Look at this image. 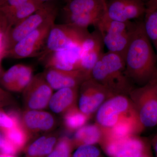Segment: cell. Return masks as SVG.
I'll list each match as a JSON object with an SVG mask.
<instances>
[{"label":"cell","instance_id":"1","mask_svg":"<svg viewBox=\"0 0 157 157\" xmlns=\"http://www.w3.org/2000/svg\"><path fill=\"white\" fill-rule=\"evenodd\" d=\"M124 60L125 73L132 85L143 86L154 80L156 55L144 30L143 21L137 22Z\"/></svg>","mask_w":157,"mask_h":157},{"label":"cell","instance_id":"2","mask_svg":"<svg viewBox=\"0 0 157 157\" xmlns=\"http://www.w3.org/2000/svg\"><path fill=\"white\" fill-rule=\"evenodd\" d=\"M90 78L114 94L128 95L134 88L125 73L124 58L110 52L103 54L93 68Z\"/></svg>","mask_w":157,"mask_h":157},{"label":"cell","instance_id":"3","mask_svg":"<svg viewBox=\"0 0 157 157\" xmlns=\"http://www.w3.org/2000/svg\"><path fill=\"white\" fill-rule=\"evenodd\" d=\"M136 24L132 21L122 22L112 20L105 12L95 27L108 52L118 54L124 59Z\"/></svg>","mask_w":157,"mask_h":157},{"label":"cell","instance_id":"4","mask_svg":"<svg viewBox=\"0 0 157 157\" xmlns=\"http://www.w3.org/2000/svg\"><path fill=\"white\" fill-rule=\"evenodd\" d=\"M140 124L144 129L157 125V81L133 88L129 94Z\"/></svg>","mask_w":157,"mask_h":157},{"label":"cell","instance_id":"5","mask_svg":"<svg viewBox=\"0 0 157 157\" xmlns=\"http://www.w3.org/2000/svg\"><path fill=\"white\" fill-rule=\"evenodd\" d=\"M90 33L87 29L68 24L55 23L49 31L45 48L39 57V60L42 61L52 52L81 45Z\"/></svg>","mask_w":157,"mask_h":157},{"label":"cell","instance_id":"6","mask_svg":"<svg viewBox=\"0 0 157 157\" xmlns=\"http://www.w3.org/2000/svg\"><path fill=\"white\" fill-rule=\"evenodd\" d=\"M58 11V7L53 2H44L33 14L9 29L5 39L6 52L48 19L57 15Z\"/></svg>","mask_w":157,"mask_h":157},{"label":"cell","instance_id":"7","mask_svg":"<svg viewBox=\"0 0 157 157\" xmlns=\"http://www.w3.org/2000/svg\"><path fill=\"white\" fill-rule=\"evenodd\" d=\"M96 112V123L103 130L111 128L125 118L137 115L131 99L125 94L110 97Z\"/></svg>","mask_w":157,"mask_h":157},{"label":"cell","instance_id":"8","mask_svg":"<svg viewBox=\"0 0 157 157\" xmlns=\"http://www.w3.org/2000/svg\"><path fill=\"white\" fill-rule=\"evenodd\" d=\"M56 16L51 17L39 28L17 42L6 52L5 58L22 59L40 56L45 48L48 33L55 24Z\"/></svg>","mask_w":157,"mask_h":157},{"label":"cell","instance_id":"9","mask_svg":"<svg viewBox=\"0 0 157 157\" xmlns=\"http://www.w3.org/2000/svg\"><path fill=\"white\" fill-rule=\"evenodd\" d=\"M106 153L110 157L148 156L146 141L137 135L119 139L104 138L101 142Z\"/></svg>","mask_w":157,"mask_h":157},{"label":"cell","instance_id":"10","mask_svg":"<svg viewBox=\"0 0 157 157\" xmlns=\"http://www.w3.org/2000/svg\"><path fill=\"white\" fill-rule=\"evenodd\" d=\"M79 87L78 109L90 117L107 99L115 95L91 78L83 82Z\"/></svg>","mask_w":157,"mask_h":157},{"label":"cell","instance_id":"11","mask_svg":"<svg viewBox=\"0 0 157 157\" xmlns=\"http://www.w3.org/2000/svg\"><path fill=\"white\" fill-rule=\"evenodd\" d=\"M53 90L42 73L33 76L23 91L26 110H42L47 108L53 94Z\"/></svg>","mask_w":157,"mask_h":157},{"label":"cell","instance_id":"12","mask_svg":"<svg viewBox=\"0 0 157 157\" xmlns=\"http://www.w3.org/2000/svg\"><path fill=\"white\" fill-rule=\"evenodd\" d=\"M146 3L144 0H107L105 14L112 20L132 21L145 16Z\"/></svg>","mask_w":157,"mask_h":157},{"label":"cell","instance_id":"13","mask_svg":"<svg viewBox=\"0 0 157 157\" xmlns=\"http://www.w3.org/2000/svg\"><path fill=\"white\" fill-rule=\"evenodd\" d=\"M104 45L101 34L97 30L90 33L82 43L79 70L90 78L93 68L104 53Z\"/></svg>","mask_w":157,"mask_h":157},{"label":"cell","instance_id":"14","mask_svg":"<svg viewBox=\"0 0 157 157\" xmlns=\"http://www.w3.org/2000/svg\"><path fill=\"white\" fill-rule=\"evenodd\" d=\"M44 78L53 90L64 88L79 87L90 77L80 70L65 71L46 68L42 73Z\"/></svg>","mask_w":157,"mask_h":157},{"label":"cell","instance_id":"15","mask_svg":"<svg viewBox=\"0 0 157 157\" xmlns=\"http://www.w3.org/2000/svg\"><path fill=\"white\" fill-rule=\"evenodd\" d=\"M81 45L54 52L48 54L42 61L45 69L72 71L79 70Z\"/></svg>","mask_w":157,"mask_h":157},{"label":"cell","instance_id":"16","mask_svg":"<svg viewBox=\"0 0 157 157\" xmlns=\"http://www.w3.org/2000/svg\"><path fill=\"white\" fill-rule=\"evenodd\" d=\"M33 68L18 64L12 66L3 74L0 85L4 89L14 92H23L33 77Z\"/></svg>","mask_w":157,"mask_h":157},{"label":"cell","instance_id":"17","mask_svg":"<svg viewBox=\"0 0 157 157\" xmlns=\"http://www.w3.org/2000/svg\"><path fill=\"white\" fill-rule=\"evenodd\" d=\"M21 122L31 135L50 132L56 124L55 118L52 114L41 110H26L21 116Z\"/></svg>","mask_w":157,"mask_h":157},{"label":"cell","instance_id":"18","mask_svg":"<svg viewBox=\"0 0 157 157\" xmlns=\"http://www.w3.org/2000/svg\"><path fill=\"white\" fill-rule=\"evenodd\" d=\"M78 87L64 88L58 90L52 94L48 106L55 113H64L76 106L78 97Z\"/></svg>","mask_w":157,"mask_h":157},{"label":"cell","instance_id":"19","mask_svg":"<svg viewBox=\"0 0 157 157\" xmlns=\"http://www.w3.org/2000/svg\"><path fill=\"white\" fill-rule=\"evenodd\" d=\"M102 0H67L63 8L64 14H83L106 11Z\"/></svg>","mask_w":157,"mask_h":157},{"label":"cell","instance_id":"20","mask_svg":"<svg viewBox=\"0 0 157 157\" xmlns=\"http://www.w3.org/2000/svg\"><path fill=\"white\" fill-rule=\"evenodd\" d=\"M104 132L97 124L87 125L76 131L73 140V144L79 147L83 145H94L101 142Z\"/></svg>","mask_w":157,"mask_h":157},{"label":"cell","instance_id":"21","mask_svg":"<svg viewBox=\"0 0 157 157\" xmlns=\"http://www.w3.org/2000/svg\"><path fill=\"white\" fill-rule=\"evenodd\" d=\"M57 142L56 135L41 136L31 144L26 151V157H45L51 152Z\"/></svg>","mask_w":157,"mask_h":157},{"label":"cell","instance_id":"22","mask_svg":"<svg viewBox=\"0 0 157 157\" xmlns=\"http://www.w3.org/2000/svg\"><path fill=\"white\" fill-rule=\"evenodd\" d=\"M44 3L39 0H29L15 10L5 15L8 22L9 30L35 13Z\"/></svg>","mask_w":157,"mask_h":157},{"label":"cell","instance_id":"23","mask_svg":"<svg viewBox=\"0 0 157 157\" xmlns=\"http://www.w3.org/2000/svg\"><path fill=\"white\" fill-rule=\"evenodd\" d=\"M90 117L82 112L77 106H74L64 113L63 124L67 130L74 132L84 126Z\"/></svg>","mask_w":157,"mask_h":157},{"label":"cell","instance_id":"24","mask_svg":"<svg viewBox=\"0 0 157 157\" xmlns=\"http://www.w3.org/2000/svg\"><path fill=\"white\" fill-rule=\"evenodd\" d=\"M2 132L7 140L18 152L23 149L30 138L31 135L23 126L21 123L14 128Z\"/></svg>","mask_w":157,"mask_h":157},{"label":"cell","instance_id":"25","mask_svg":"<svg viewBox=\"0 0 157 157\" xmlns=\"http://www.w3.org/2000/svg\"><path fill=\"white\" fill-rule=\"evenodd\" d=\"M105 12L83 14H64L65 23L87 29L90 26H96Z\"/></svg>","mask_w":157,"mask_h":157},{"label":"cell","instance_id":"26","mask_svg":"<svg viewBox=\"0 0 157 157\" xmlns=\"http://www.w3.org/2000/svg\"><path fill=\"white\" fill-rule=\"evenodd\" d=\"M143 25L147 35L155 47L157 45V9L145 15Z\"/></svg>","mask_w":157,"mask_h":157},{"label":"cell","instance_id":"27","mask_svg":"<svg viewBox=\"0 0 157 157\" xmlns=\"http://www.w3.org/2000/svg\"><path fill=\"white\" fill-rule=\"evenodd\" d=\"M73 145V140L69 137H61L47 157H70Z\"/></svg>","mask_w":157,"mask_h":157},{"label":"cell","instance_id":"28","mask_svg":"<svg viewBox=\"0 0 157 157\" xmlns=\"http://www.w3.org/2000/svg\"><path fill=\"white\" fill-rule=\"evenodd\" d=\"M21 117L15 111L7 113L0 108V131L9 130L21 123Z\"/></svg>","mask_w":157,"mask_h":157},{"label":"cell","instance_id":"29","mask_svg":"<svg viewBox=\"0 0 157 157\" xmlns=\"http://www.w3.org/2000/svg\"><path fill=\"white\" fill-rule=\"evenodd\" d=\"M101 152L94 145H83L78 147L73 157H100Z\"/></svg>","mask_w":157,"mask_h":157},{"label":"cell","instance_id":"30","mask_svg":"<svg viewBox=\"0 0 157 157\" xmlns=\"http://www.w3.org/2000/svg\"><path fill=\"white\" fill-rule=\"evenodd\" d=\"M29 1V0H5L2 4L0 6V10L3 12V14L6 15Z\"/></svg>","mask_w":157,"mask_h":157},{"label":"cell","instance_id":"31","mask_svg":"<svg viewBox=\"0 0 157 157\" xmlns=\"http://www.w3.org/2000/svg\"><path fill=\"white\" fill-rule=\"evenodd\" d=\"M13 100L10 94L0 87V108L12 103Z\"/></svg>","mask_w":157,"mask_h":157},{"label":"cell","instance_id":"32","mask_svg":"<svg viewBox=\"0 0 157 157\" xmlns=\"http://www.w3.org/2000/svg\"><path fill=\"white\" fill-rule=\"evenodd\" d=\"M11 147L10 142L6 139L5 135L0 131V152L6 153Z\"/></svg>","mask_w":157,"mask_h":157},{"label":"cell","instance_id":"33","mask_svg":"<svg viewBox=\"0 0 157 157\" xmlns=\"http://www.w3.org/2000/svg\"><path fill=\"white\" fill-rule=\"evenodd\" d=\"M9 30L8 22L5 14L0 10V33H7Z\"/></svg>","mask_w":157,"mask_h":157},{"label":"cell","instance_id":"34","mask_svg":"<svg viewBox=\"0 0 157 157\" xmlns=\"http://www.w3.org/2000/svg\"><path fill=\"white\" fill-rule=\"evenodd\" d=\"M146 11L145 15L157 9V0H148L146 3Z\"/></svg>","mask_w":157,"mask_h":157},{"label":"cell","instance_id":"35","mask_svg":"<svg viewBox=\"0 0 157 157\" xmlns=\"http://www.w3.org/2000/svg\"><path fill=\"white\" fill-rule=\"evenodd\" d=\"M152 144L156 156L157 157V134L155 135V137L153 138L152 140Z\"/></svg>","mask_w":157,"mask_h":157},{"label":"cell","instance_id":"36","mask_svg":"<svg viewBox=\"0 0 157 157\" xmlns=\"http://www.w3.org/2000/svg\"><path fill=\"white\" fill-rule=\"evenodd\" d=\"M2 59L0 58V79L2 76L3 74L5 73V71L3 70L2 67Z\"/></svg>","mask_w":157,"mask_h":157},{"label":"cell","instance_id":"37","mask_svg":"<svg viewBox=\"0 0 157 157\" xmlns=\"http://www.w3.org/2000/svg\"><path fill=\"white\" fill-rule=\"evenodd\" d=\"M5 49L3 48H0V58H5Z\"/></svg>","mask_w":157,"mask_h":157},{"label":"cell","instance_id":"38","mask_svg":"<svg viewBox=\"0 0 157 157\" xmlns=\"http://www.w3.org/2000/svg\"><path fill=\"white\" fill-rule=\"evenodd\" d=\"M0 157H16L14 155L6 154L0 152Z\"/></svg>","mask_w":157,"mask_h":157},{"label":"cell","instance_id":"39","mask_svg":"<svg viewBox=\"0 0 157 157\" xmlns=\"http://www.w3.org/2000/svg\"><path fill=\"white\" fill-rule=\"evenodd\" d=\"M155 48L156 49V59H157V68H156V75L155 77V80H156L157 81V45L156 47H155Z\"/></svg>","mask_w":157,"mask_h":157},{"label":"cell","instance_id":"40","mask_svg":"<svg viewBox=\"0 0 157 157\" xmlns=\"http://www.w3.org/2000/svg\"><path fill=\"white\" fill-rule=\"evenodd\" d=\"M43 2H53V1H56V0H39Z\"/></svg>","mask_w":157,"mask_h":157},{"label":"cell","instance_id":"41","mask_svg":"<svg viewBox=\"0 0 157 157\" xmlns=\"http://www.w3.org/2000/svg\"><path fill=\"white\" fill-rule=\"evenodd\" d=\"M102 2H103L104 5H105V6H106V3H107V0H102Z\"/></svg>","mask_w":157,"mask_h":157},{"label":"cell","instance_id":"42","mask_svg":"<svg viewBox=\"0 0 157 157\" xmlns=\"http://www.w3.org/2000/svg\"><path fill=\"white\" fill-rule=\"evenodd\" d=\"M5 0H0V6H1L2 3L5 2Z\"/></svg>","mask_w":157,"mask_h":157},{"label":"cell","instance_id":"43","mask_svg":"<svg viewBox=\"0 0 157 157\" xmlns=\"http://www.w3.org/2000/svg\"><path fill=\"white\" fill-rule=\"evenodd\" d=\"M150 157L149 156H147V157Z\"/></svg>","mask_w":157,"mask_h":157}]
</instances>
